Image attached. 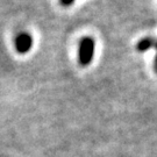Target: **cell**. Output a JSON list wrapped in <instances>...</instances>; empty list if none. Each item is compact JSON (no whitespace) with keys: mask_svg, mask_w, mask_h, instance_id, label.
<instances>
[{"mask_svg":"<svg viewBox=\"0 0 157 157\" xmlns=\"http://www.w3.org/2000/svg\"><path fill=\"white\" fill-rule=\"evenodd\" d=\"M95 50V42L93 37L91 36H85L80 40L78 48V61L79 64L83 67L90 65L93 56H94Z\"/></svg>","mask_w":157,"mask_h":157,"instance_id":"obj_1","label":"cell"},{"mask_svg":"<svg viewBox=\"0 0 157 157\" xmlns=\"http://www.w3.org/2000/svg\"><path fill=\"white\" fill-rule=\"evenodd\" d=\"M33 47V37L28 33L19 34L15 39V49L19 54H27Z\"/></svg>","mask_w":157,"mask_h":157,"instance_id":"obj_2","label":"cell"},{"mask_svg":"<svg viewBox=\"0 0 157 157\" xmlns=\"http://www.w3.org/2000/svg\"><path fill=\"white\" fill-rule=\"evenodd\" d=\"M154 45H155V40L151 39V37H144V39L139 41L136 48L140 52H146L149 49H151Z\"/></svg>","mask_w":157,"mask_h":157,"instance_id":"obj_3","label":"cell"},{"mask_svg":"<svg viewBox=\"0 0 157 157\" xmlns=\"http://www.w3.org/2000/svg\"><path fill=\"white\" fill-rule=\"evenodd\" d=\"M63 6H71L75 2V0H59Z\"/></svg>","mask_w":157,"mask_h":157,"instance_id":"obj_4","label":"cell"},{"mask_svg":"<svg viewBox=\"0 0 157 157\" xmlns=\"http://www.w3.org/2000/svg\"><path fill=\"white\" fill-rule=\"evenodd\" d=\"M154 48H156L157 50V41H155V45H154ZM154 67H155V71L157 72V55H156V58H155V63H154Z\"/></svg>","mask_w":157,"mask_h":157,"instance_id":"obj_5","label":"cell"}]
</instances>
